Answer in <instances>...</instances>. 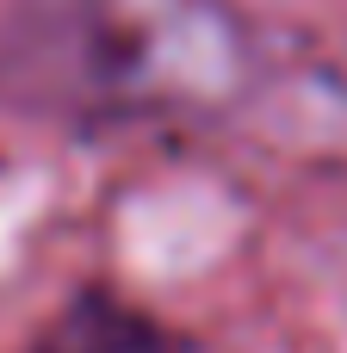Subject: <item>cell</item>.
I'll return each mask as SVG.
<instances>
[{
    "label": "cell",
    "mask_w": 347,
    "mask_h": 353,
    "mask_svg": "<svg viewBox=\"0 0 347 353\" xmlns=\"http://www.w3.org/2000/svg\"><path fill=\"white\" fill-rule=\"evenodd\" d=\"M261 74L236 0H6L0 105L62 130L205 124Z\"/></svg>",
    "instance_id": "1"
},
{
    "label": "cell",
    "mask_w": 347,
    "mask_h": 353,
    "mask_svg": "<svg viewBox=\"0 0 347 353\" xmlns=\"http://www.w3.org/2000/svg\"><path fill=\"white\" fill-rule=\"evenodd\" d=\"M19 353H180V341L118 292H75Z\"/></svg>",
    "instance_id": "2"
}]
</instances>
